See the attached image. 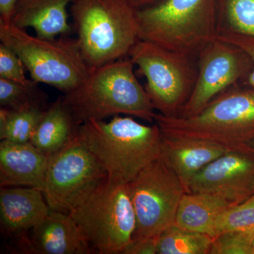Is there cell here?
Instances as JSON below:
<instances>
[{
	"instance_id": "1",
	"label": "cell",
	"mask_w": 254,
	"mask_h": 254,
	"mask_svg": "<svg viewBox=\"0 0 254 254\" xmlns=\"http://www.w3.org/2000/svg\"><path fill=\"white\" fill-rule=\"evenodd\" d=\"M129 57L92 69L77 88L61 98L78 126L124 115L154 123L155 109L137 79Z\"/></svg>"
},
{
	"instance_id": "2",
	"label": "cell",
	"mask_w": 254,
	"mask_h": 254,
	"mask_svg": "<svg viewBox=\"0 0 254 254\" xmlns=\"http://www.w3.org/2000/svg\"><path fill=\"white\" fill-rule=\"evenodd\" d=\"M78 136L98 159L108 180L118 183H130L161 155L158 125H143L127 115L110 122L89 120L79 127Z\"/></svg>"
},
{
	"instance_id": "3",
	"label": "cell",
	"mask_w": 254,
	"mask_h": 254,
	"mask_svg": "<svg viewBox=\"0 0 254 254\" xmlns=\"http://www.w3.org/2000/svg\"><path fill=\"white\" fill-rule=\"evenodd\" d=\"M73 31L91 69L128 57L139 41L138 9L127 0H73Z\"/></svg>"
},
{
	"instance_id": "4",
	"label": "cell",
	"mask_w": 254,
	"mask_h": 254,
	"mask_svg": "<svg viewBox=\"0 0 254 254\" xmlns=\"http://www.w3.org/2000/svg\"><path fill=\"white\" fill-rule=\"evenodd\" d=\"M154 123L165 136L205 140L238 149L254 140V87H230L193 116L156 113Z\"/></svg>"
},
{
	"instance_id": "5",
	"label": "cell",
	"mask_w": 254,
	"mask_h": 254,
	"mask_svg": "<svg viewBox=\"0 0 254 254\" xmlns=\"http://www.w3.org/2000/svg\"><path fill=\"white\" fill-rule=\"evenodd\" d=\"M215 0H163L138 9L140 40L197 58L218 36Z\"/></svg>"
},
{
	"instance_id": "6",
	"label": "cell",
	"mask_w": 254,
	"mask_h": 254,
	"mask_svg": "<svg viewBox=\"0 0 254 254\" xmlns=\"http://www.w3.org/2000/svg\"><path fill=\"white\" fill-rule=\"evenodd\" d=\"M0 41L17 53L31 79L63 93L77 88L91 73L77 38L45 39L11 23L0 22Z\"/></svg>"
},
{
	"instance_id": "7",
	"label": "cell",
	"mask_w": 254,
	"mask_h": 254,
	"mask_svg": "<svg viewBox=\"0 0 254 254\" xmlns=\"http://www.w3.org/2000/svg\"><path fill=\"white\" fill-rule=\"evenodd\" d=\"M69 215L94 254H123L136 230V214L128 184L108 179Z\"/></svg>"
},
{
	"instance_id": "8",
	"label": "cell",
	"mask_w": 254,
	"mask_h": 254,
	"mask_svg": "<svg viewBox=\"0 0 254 254\" xmlns=\"http://www.w3.org/2000/svg\"><path fill=\"white\" fill-rule=\"evenodd\" d=\"M128 57L146 78L145 91L154 109L164 116H178L194 88L196 58L143 40Z\"/></svg>"
},
{
	"instance_id": "9",
	"label": "cell",
	"mask_w": 254,
	"mask_h": 254,
	"mask_svg": "<svg viewBox=\"0 0 254 254\" xmlns=\"http://www.w3.org/2000/svg\"><path fill=\"white\" fill-rule=\"evenodd\" d=\"M108 177L98 159L77 134L66 146L49 155L43 195L51 210L69 214Z\"/></svg>"
},
{
	"instance_id": "10",
	"label": "cell",
	"mask_w": 254,
	"mask_h": 254,
	"mask_svg": "<svg viewBox=\"0 0 254 254\" xmlns=\"http://www.w3.org/2000/svg\"><path fill=\"white\" fill-rule=\"evenodd\" d=\"M128 186L136 218L133 238L158 239L175 225L186 190L163 159L148 165Z\"/></svg>"
},
{
	"instance_id": "11",
	"label": "cell",
	"mask_w": 254,
	"mask_h": 254,
	"mask_svg": "<svg viewBox=\"0 0 254 254\" xmlns=\"http://www.w3.org/2000/svg\"><path fill=\"white\" fill-rule=\"evenodd\" d=\"M196 61L194 88L178 116H193L227 88L246 84L253 67L245 50L218 38L203 48Z\"/></svg>"
},
{
	"instance_id": "12",
	"label": "cell",
	"mask_w": 254,
	"mask_h": 254,
	"mask_svg": "<svg viewBox=\"0 0 254 254\" xmlns=\"http://www.w3.org/2000/svg\"><path fill=\"white\" fill-rule=\"evenodd\" d=\"M186 192L216 195L233 205L249 199L254 195V148L249 144L215 159L190 180Z\"/></svg>"
},
{
	"instance_id": "13",
	"label": "cell",
	"mask_w": 254,
	"mask_h": 254,
	"mask_svg": "<svg viewBox=\"0 0 254 254\" xmlns=\"http://www.w3.org/2000/svg\"><path fill=\"white\" fill-rule=\"evenodd\" d=\"M21 248L28 254H94L69 214L53 210L31 229V235L25 237Z\"/></svg>"
},
{
	"instance_id": "14",
	"label": "cell",
	"mask_w": 254,
	"mask_h": 254,
	"mask_svg": "<svg viewBox=\"0 0 254 254\" xmlns=\"http://www.w3.org/2000/svg\"><path fill=\"white\" fill-rule=\"evenodd\" d=\"M49 155L31 142L0 143V186L26 187L43 192Z\"/></svg>"
},
{
	"instance_id": "15",
	"label": "cell",
	"mask_w": 254,
	"mask_h": 254,
	"mask_svg": "<svg viewBox=\"0 0 254 254\" xmlns=\"http://www.w3.org/2000/svg\"><path fill=\"white\" fill-rule=\"evenodd\" d=\"M43 192L26 187H1L0 225L6 236L27 233L49 214Z\"/></svg>"
},
{
	"instance_id": "16",
	"label": "cell",
	"mask_w": 254,
	"mask_h": 254,
	"mask_svg": "<svg viewBox=\"0 0 254 254\" xmlns=\"http://www.w3.org/2000/svg\"><path fill=\"white\" fill-rule=\"evenodd\" d=\"M162 135L160 158L180 178L185 190L200 170L227 152L235 150L205 140Z\"/></svg>"
},
{
	"instance_id": "17",
	"label": "cell",
	"mask_w": 254,
	"mask_h": 254,
	"mask_svg": "<svg viewBox=\"0 0 254 254\" xmlns=\"http://www.w3.org/2000/svg\"><path fill=\"white\" fill-rule=\"evenodd\" d=\"M73 0H18L11 23L16 27L31 28L36 36L53 39L67 36L73 31L68 23V6Z\"/></svg>"
},
{
	"instance_id": "18",
	"label": "cell",
	"mask_w": 254,
	"mask_h": 254,
	"mask_svg": "<svg viewBox=\"0 0 254 254\" xmlns=\"http://www.w3.org/2000/svg\"><path fill=\"white\" fill-rule=\"evenodd\" d=\"M232 206L230 202L216 195L186 192L179 205L175 225L214 239L217 220Z\"/></svg>"
},
{
	"instance_id": "19",
	"label": "cell",
	"mask_w": 254,
	"mask_h": 254,
	"mask_svg": "<svg viewBox=\"0 0 254 254\" xmlns=\"http://www.w3.org/2000/svg\"><path fill=\"white\" fill-rule=\"evenodd\" d=\"M79 127L59 97L45 110L30 142L46 154L52 155L77 136Z\"/></svg>"
},
{
	"instance_id": "20",
	"label": "cell",
	"mask_w": 254,
	"mask_h": 254,
	"mask_svg": "<svg viewBox=\"0 0 254 254\" xmlns=\"http://www.w3.org/2000/svg\"><path fill=\"white\" fill-rule=\"evenodd\" d=\"M47 108L28 107L0 109V138L12 143H28Z\"/></svg>"
},
{
	"instance_id": "21",
	"label": "cell",
	"mask_w": 254,
	"mask_h": 254,
	"mask_svg": "<svg viewBox=\"0 0 254 254\" xmlns=\"http://www.w3.org/2000/svg\"><path fill=\"white\" fill-rule=\"evenodd\" d=\"M211 237L173 225L157 240V254H210Z\"/></svg>"
},
{
	"instance_id": "22",
	"label": "cell",
	"mask_w": 254,
	"mask_h": 254,
	"mask_svg": "<svg viewBox=\"0 0 254 254\" xmlns=\"http://www.w3.org/2000/svg\"><path fill=\"white\" fill-rule=\"evenodd\" d=\"M225 33L254 37V0L220 1L218 5V36Z\"/></svg>"
},
{
	"instance_id": "23",
	"label": "cell",
	"mask_w": 254,
	"mask_h": 254,
	"mask_svg": "<svg viewBox=\"0 0 254 254\" xmlns=\"http://www.w3.org/2000/svg\"><path fill=\"white\" fill-rule=\"evenodd\" d=\"M48 95L39 83L29 79L26 83L0 78V105L6 109L16 110L28 107L47 108Z\"/></svg>"
},
{
	"instance_id": "24",
	"label": "cell",
	"mask_w": 254,
	"mask_h": 254,
	"mask_svg": "<svg viewBox=\"0 0 254 254\" xmlns=\"http://www.w3.org/2000/svg\"><path fill=\"white\" fill-rule=\"evenodd\" d=\"M252 229H254V195L243 203L230 207L219 217L215 237L225 232Z\"/></svg>"
},
{
	"instance_id": "25",
	"label": "cell",
	"mask_w": 254,
	"mask_h": 254,
	"mask_svg": "<svg viewBox=\"0 0 254 254\" xmlns=\"http://www.w3.org/2000/svg\"><path fill=\"white\" fill-rule=\"evenodd\" d=\"M254 229L220 234L213 240L210 254H254Z\"/></svg>"
},
{
	"instance_id": "26",
	"label": "cell",
	"mask_w": 254,
	"mask_h": 254,
	"mask_svg": "<svg viewBox=\"0 0 254 254\" xmlns=\"http://www.w3.org/2000/svg\"><path fill=\"white\" fill-rule=\"evenodd\" d=\"M22 60L16 52L6 46L0 44V78L9 81L26 83L29 78L24 72Z\"/></svg>"
},
{
	"instance_id": "27",
	"label": "cell",
	"mask_w": 254,
	"mask_h": 254,
	"mask_svg": "<svg viewBox=\"0 0 254 254\" xmlns=\"http://www.w3.org/2000/svg\"><path fill=\"white\" fill-rule=\"evenodd\" d=\"M217 38L236 45L242 50H245L250 57L253 63V67L246 84L254 87V37L238 34V33H225V34L219 35Z\"/></svg>"
},
{
	"instance_id": "28",
	"label": "cell",
	"mask_w": 254,
	"mask_h": 254,
	"mask_svg": "<svg viewBox=\"0 0 254 254\" xmlns=\"http://www.w3.org/2000/svg\"><path fill=\"white\" fill-rule=\"evenodd\" d=\"M157 240L154 238H133L122 254H156Z\"/></svg>"
},
{
	"instance_id": "29",
	"label": "cell",
	"mask_w": 254,
	"mask_h": 254,
	"mask_svg": "<svg viewBox=\"0 0 254 254\" xmlns=\"http://www.w3.org/2000/svg\"><path fill=\"white\" fill-rule=\"evenodd\" d=\"M18 0H0V22L11 23V16Z\"/></svg>"
},
{
	"instance_id": "30",
	"label": "cell",
	"mask_w": 254,
	"mask_h": 254,
	"mask_svg": "<svg viewBox=\"0 0 254 254\" xmlns=\"http://www.w3.org/2000/svg\"><path fill=\"white\" fill-rule=\"evenodd\" d=\"M127 1H128L136 9H140L157 4L163 0H127Z\"/></svg>"
},
{
	"instance_id": "31",
	"label": "cell",
	"mask_w": 254,
	"mask_h": 254,
	"mask_svg": "<svg viewBox=\"0 0 254 254\" xmlns=\"http://www.w3.org/2000/svg\"><path fill=\"white\" fill-rule=\"evenodd\" d=\"M250 144L251 145H252V146L253 147V148H254V141H252V142H251Z\"/></svg>"
},
{
	"instance_id": "32",
	"label": "cell",
	"mask_w": 254,
	"mask_h": 254,
	"mask_svg": "<svg viewBox=\"0 0 254 254\" xmlns=\"http://www.w3.org/2000/svg\"></svg>"
},
{
	"instance_id": "33",
	"label": "cell",
	"mask_w": 254,
	"mask_h": 254,
	"mask_svg": "<svg viewBox=\"0 0 254 254\" xmlns=\"http://www.w3.org/2000/svg\"></svg>"
}]
</instances>
